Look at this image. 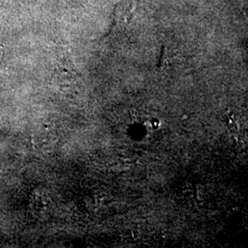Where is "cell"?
I'll return each instance as SVG.
<instances>
[{
    "mask_svg": "<svg viewBox=\"0 0 248 248\" xmlns=\"http://www.w3.org/2000/svg\"><path fill=\"white\" fill-rule=\"evenodd\" d=\"M151 125H152V127H153V128H155V129L159 128V120H158V119H153V120H151Z\"/></svg>",
    "mask_w": 248,
    "mask_h": 248,
    "instance_id": "cell-1",
    "label": "cell"
}]
</instances>
